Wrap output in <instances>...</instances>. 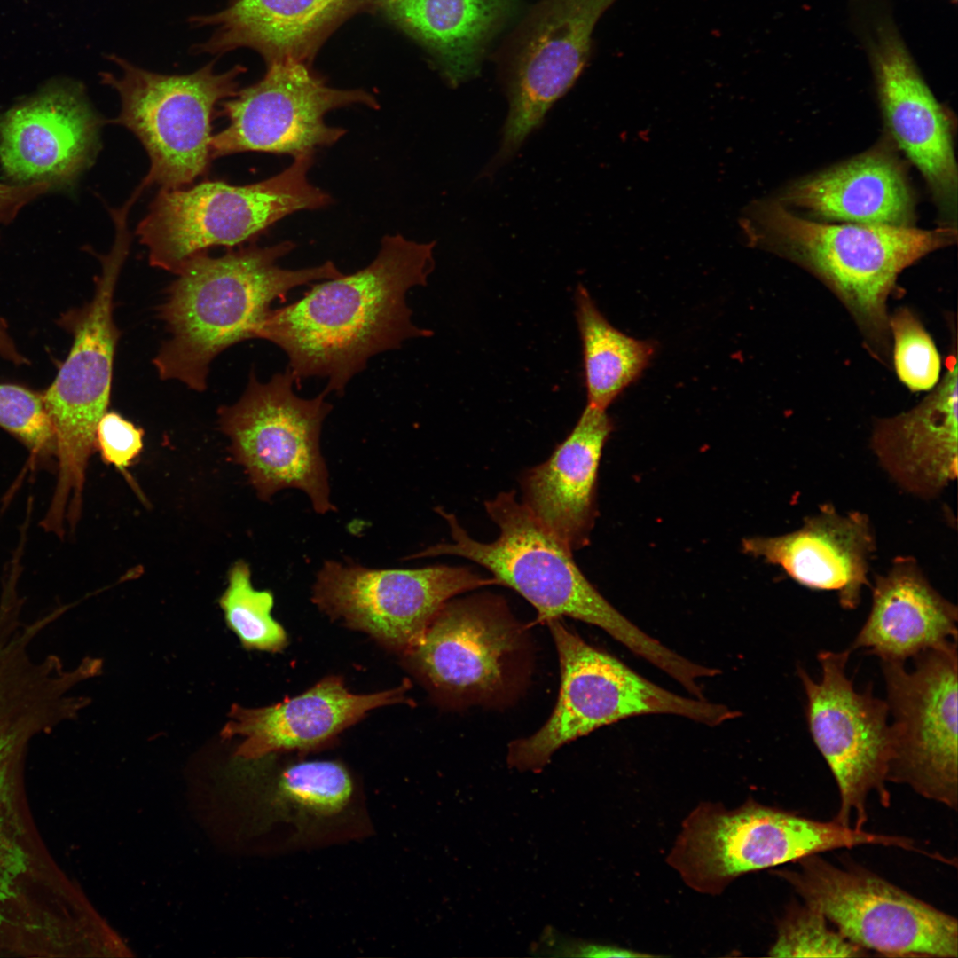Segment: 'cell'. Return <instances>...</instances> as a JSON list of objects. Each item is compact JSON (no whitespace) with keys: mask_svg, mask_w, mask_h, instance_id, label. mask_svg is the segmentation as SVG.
I'll return each instance as SVG.
<instances>
[{"mask_svg":"<svg viewBox=\"0 0 958 958\" xmlns=\"http://www.w3.org/2000/svg\"><path fill=\"white\" fill-rule=\"evenodd\" d=\"M435 244L385 235L370 264L322 280L299 300L272 309L255 338L286 353L296 383L322 377L327 380L324 391L342 394L372 357L399 349L408 339L432 335L412 323L406 294L427 285Z\"/></svg>","mask_w":958,"mask_h":958,"instance_id":"6da1fadb","label":"cell"},{"mask_svg":"<svg viewBox=\"0 0 958 958\" xmlns=\"http://www.w3.org/2000/svg\"><path fill=\"white\" fill-rule=\"evenodd\" d=\"M49 721L35 703L0 688V955L83 957L106 920L45 847L24 787L30 742Z\"/></svg>","mask_w":958,"mask_h":958,"instance_id":"7a4b0ae2","label":"cell"},{"mask_svg":"<svg viewBox=\"0 0 958 958\" xmlns=\"http://www.w3.org/2000/svg\"><path fill=\"white\" fill-rule=\"evenodd\" d=\"M234 759L224 778L192 795L200 821L218 841L278 852L360 839L373 830L360 784L341 761L284 754Z\"/></svg>","mask_w":958,"mask_h":958,"instance_id":"3957f363","label":"cell"},{"mask_svg":"<svg viewBox=\"0 0 958 958\" xmlns=\"http://www.w3.org/2000/svg\"><path fill=\"white\" fill-rule=\"evenodd\" d=\"M295 248L286 240L252 244L211 257L187 260L176 273L158 307L169 338L153 360L162 380H176L203 391L211 361L237 342L255 338L257 327L294 288L343 273L333 262L285 269L279 261Z\"/></svg>","mask_w":958,"mask_h":958,"instance_id":"277c9868","label":"cell"},{"mask_svg":"<svg viewBox=\"0 0 958 958\" xmlns=\"http://www.w3.org/2000/svg\"><path fill=\"white\" fill-rule=\"evenodd\" d=\"M750 240L800 265L840 300L869 354L890 366L889 296L899 275L956 240L954 226L829 224L793 213L777 199L758 201L743 217Z\"/></svg>","mask_w":958,"mask_h":958,"instance_id":"5b68a950","label":"cell"},{"mask_svg":"<svg viewBox=\"0 0 958 958\" xmlns=\"http://www.w3.org/2000/svg\"><path fill=\"white\" fill-rule=\"evenodd\" d=\"M484 507L499 529L496 540H475L453 514L437 507L436 511L449 525L452 541L408 558L444 554L468 559L489 570L497 585L508 586L526 599L537 609L539 621L569 616L596 625L671 677L684 671L685 657L616 609L579 569L572 551L516 500L514 491L499 493L485 501Z\"/></svg>","mask_w":958,"mask_h":958,"instance_id":"8992f818","label":"cell"},{"mask_svg":"<svg viewBox=\"0 0 958 958\" xmlns=\"http://www.w3.org/2000/svg\"><path fill=\"white\" fill-rule=\"evenodd\" d=\"M130 234L115 232L112 249L100 255L101 274L93 298L67 313L62 325L74 336L71 349L51 385L43 393L54 431L58 478L43 520L53 529L80 517L85 475L97 451L96 430L107 412L113 365L121 332L114 319V297L130 249Z\"/></svg>","mask_w":958,"mask_h":958,"instance_id":"52a82bcc","label":"cell"},{"mask_svg":"<svg viewBox=\"0 0 958 958\" xmlns=\"http://www.w3.org/2000/svg\"><path fill=\"white\" fill-rule=\"evenodd\" d=\"M865 844L903 848L906 838L813 820L751 798L733 810L707 802L684 821L667 861L687 886L718 895L743 874Z\"/></svg>","mask_w":958,"mask_h":958,"instance_id":"ba28073f","label":"cell"},{"mask_svg":"<svg viewBox=\"0 0 958 958\" xmlns=\"http://www.w3.org/2000/svg\"><path fill=\"white\" fill-rule=\"evenodd\" d=\"M313 157H294L279 173L245 185L203 181L189 188L160 189L136 231L150 264L176 274L187 260L212 247L232 248L287 216L328 206L330 195L308 177Z\"/></svg>","mask_w":958,"mask_h":958,"instance_id":"9c48e42d","label":"cell"},{"mask_svg":"<svg viewBox=\"0 0 958 958\" xmlns=\"http://www.w3.org/2000/svg\"><path fill=\"white\" fill-rule=\"evenodd\" d=\"M555 643L561 686L555 707L534 734L514 741L507 762L539 772L564 744L621 719L643 714H674L718 726L738 717L726 705L673 694L641 677L614 656L568 630L560 619L546 622Z\"/></svg>","mask_w":958,"mask_h":958,"instance_id":"30bf717a","label":"cell"},{"mask_svg":"<svg viewBox=\"0 0 958 958\" xmlns=\"http://www.w3.org/2000/svg\"><path fill=\"white\" fill-rule=\"evenodd\" d=\"M120 74H101L102 82L121 99V111L113 122L130 130L141 142L150 160L149 170L136 189L140 193L154 184L161 189H177L205 176L212 160L211 122L215 106L233 97L240 65L217 73L216 61L186 75H163L139 67L112 55Z\"/></svg>","mask_w":958,"mask_h":958,"instance_id":"8fae6325","label":"cell"},{"mask_svg":"<svg viewBox=\"0 0 958 958\" xmlns=\"http://www.w3.org/2000/svg\"><path fill=\"white\" fill-rule=\"evenodd\" d=\"M530 656L524 629L491 594L447 601L402 655L428 690L451 706L510 700L525 681Z\"/></svg>","mask_w":958,"mask_h":958,"instance_id":"7c38bea8","label":"cell"},{"mask_svg":"<svg viewBox=\"0 0 958 958\" xmlns=\"http://www.w3.org/2000/svg\"><path fill=\"white\" fill-rule=\"evenodd\" d=\"M294 383L288 369L266 382L251 373L241 397L218 409V423L230 440L232 459L244 468L261 500L296 489L324 514L335 511L320 449L322 425L332 404L326 391L314 398L299 397Z\"/></svg>","mask_w":958,"mask_h":958,"instance_id":"4fadbf2b","label":"cell"},{"mask_svg":"<svg viewBox=\"0 0 958 958\" xmlns=\"http://www.w3.org/2000/svg\"><path fill=\"white\" fill-rule=\"evenodd\" d=\"M774 873L848 939L888 956H958L955 917L856 865L812 854Z\"/></svg>","mask_w":958,"mask_h":958,"instance_id":"5bb4252c","label":"cell"},{"mask_svg":"<svg viewBox=\"0 0 958 958\" xmlns=\"http://www.w3.org/2000/svg\"><path fill=\"white\" fill-rule=\"evenodd\" d=\"M851 650L818 654L821 678L814 681L802 668L797 675L806 699L810 733L835 777L840 796L836 822L862 830L868 821L867 803L876 793L890 804L886 788L893 753L887 703L858 692L846 674Z\"/></svg>","mask_w":958,"mask_h":958,"instance_id":"9a60e30c","label":"cell"},{"mask_svg":"<svg viewBox=\"0 0 958 958\" xmlns=\"http://www.w3.org/2000/svg\"><path fill=\"white\" fill-rule=\"evenodd\" d=\"M904 662L882 661L893 753L888 781L907 784L922 797L956 810L957 643Z\"/></svg>","mask_w":958,"mask_h":958,"instance_id":"2e32d148","label":"cell"},{"mask_svg":"<svg viewBox=\"0 0 958 958\" xmlns=\"http://www.w3.org/2000/svg\"><path fill=\"white\" fill-rule=\"evenodd\" d=\"M497 585L467 567L373 569L326 561L312 587V602L333 620L363 632L401 655L414 646L453 596Z\"/></svg>","mask_w":958,"mask_h":958,"instance_id":"e0dca14e","label":"cell"},{"mask_svg":"<svg viewBox=\"0 0 958 958\" xmlns=\"http://www.w3.org/2000/svg\"><path fill=\"white\" fill-rule=\"evenodd\" d=\"M353 105L379 108L368 91L330 87L307 63L286 59L267 64L260 81L222 102L221 113L229 124L212 136V159L243 152L293 158L314 154L346 133L343 128L328 125L326 114Z\"/></svg>","mask_w":958,"mask_h":958,"instance_id":"ac0fdd59","label":"cell"},{"mask_svg":"<svg viewBox=\"0 0 958 958\" xmlns=\"http://www.w3.org/2000/svg\"><path fill=\"white\" fill-rule=\"evenodd\" d=\"M616 1L540 0L525 17L503 55L509 112L491 170L514 154L577 80L596 24Z\"/></svg>","mask_w":958,"mask_h":958,"instance_id":"d6986e66","label":"cell"},{"mask_svg":"<svg viewBox=\"0 0 958 958\" xmlns=\"http://www.w3.org/2000/svg\"><path fill=\"white\" fill-rule=\"evenodd\" d=\"M870 59L890 136L921 172L943 214L955 216L957 166L948 113L892 26L878 29Z\"/></svg>","mask_w":958,"mask_h":958,"instance_id":"ffe728a7","label":"cell"},{"mask_svg":"<svg viewBox=\"0 0 958 958\" xmlns=\"http://www.w3.org/2000/svg\"><path fill=\"white\" fill-rule=\"evenodd\" d=\"M99 127L81 85H48L0 116L2 168L18 184L69 185L92 163Z\"/></svg>","mask_w":958,"mask_h":958,"instance_id":"44dd1931","label":"cell"},{"mask_svg":"<svg viewBox=\"0 0 958 958\" xmlns=\"http://www.w3.org/2000/svg\"><path fill=\"white\" fill-rule=\"evenodd\" d=\"M409 688L400 686L371 694H354L340 676L325 677L303 693L260 708L232 704L223 739L240 737L233 756L256 759L271 754H306L331 745L345 729L377 708L403 703Z\"/></svg>","mask_w":958,"mask_h":958,"instance_id":"7402d4cb","label":"cell"},{"mask_svg":"<svg viewBox=\"0 0 958 958\" xmlns=\"http://www.w3.org/2000/svg\"><path fill=\"white\" fill-rule=\"evenodd\" d=\"M742 546L744 553L780 566L806 587L836 592L842 607L852 609L869 585L868 561L876 540L865 514L844 515L828 504L793 532L747 538Z\"/></svg>","mask_w":958,"mask_h":958,"instance_id":"603a6c76","label":"cell"},{"mask_svg":"<svg viewBox=\"0 0 958 958\" xmlns=\"http://www.w3.org/2000/svg\"><path fill=\"white\" fill-rule=\"evenodd\" d=\"M375 0H232L224 9L195 15L194 27L212 29L194 45L197 54L219 56L239 48L259 52L267 64L307 63L329 34Z\"/></svg>","mask_w":958,"mask_h":958,"instance_id":"cb8c5ba5","label":"cell"},{"mask_svg":"<svg viewBox=\"0 0 958 958\" xmlns=\"http://www.w3.org/2000/svg\"><path fill=\"white\" fill-rule=\"evenodd\" d=\"M613 428L606 410L587 404L551 456L520 479L522 503L572 552L589 545L597 517L600 460Z\"/></svg>","mask_w":958,"mask_h":958,"instance_id":"d4e9b609","label":"cell"},{"mask_svg":"<svg viewBox=\"0 0 958 958\" xmlns=\"http://www.w3.org/2000/svg\"><path fill=\"white\" fill-rule=\"evenodd\" d=\"M937 387L916 406L880 419L872 448L881 465L905 490L935 497L957 476L956 342Z\"/></svg>","mask_w":958,"mask_h":958,"instance_id":"484cf974","label":"cell"},{"mask_svg":"<svg viewBox=\"0 0 958 958\" xmlns=\"http://www.w3.org/2000/svg\"><path fill=\"white\" fill-rule=\"evenodd\" d=\"M777 200L788 208L844 223L912 226L915 218L905 171L886 143L796 181Z\"/></svg>","mask_w":958,"mask_h":958,"instance_id":"4316f807","label":"cell"},{"mask_svg":"<svg viewBox=\"0 0 958 958\" xmlns=\"http://www.w3.org/2000/svg\"><path fill=\"white\" fill-rule=\"evenodd\" d=\"M957 608L928 582L910 557L876 577L870 613L850 650L904 662L957 639Z\"/></svg>","mask_w":958,"mask_h":958,"instance_id":"83f0119b","label":"cell"},{"mask_svg":"<svg viewBox=\"0 0 958 958\" xmlns=\"http://www.w3.org/2000/svg\"><path fill=\"white\" fill-rule=\"evenodd\" d=\"M374 5L434 58L449 84L479 70L491 39L514 16L516 0H375Z\"/></svg>","mask_w":958,"mask_h":958,"instance_id":"f1b7e54d","label":"cell"},{"mask_svg":"<svg viewBox=\"0 0 958 958\" xmlns=\"http://www.w3.org/2000/svg\"><path fill=\"white\" fill-rule=\"evenodd\" d=\"M575 301L587 404L606 410L639 378L655 347L651 342L628 336L609 323L583 285L577 286Z\"/></svg>","mask_w":958,"mask_h":958,"instance_id":"f546056e","label":"cell"},{"mask_svg":"<svg viewBox=\"0 0 958 958\" xmlns=\"http://www.w3.org/2000/svg\"><path fill=\"white\" fill-rule=\"evenodd\" d=\"M228 584L219 599L228 628L247 650L279 653L288 644L284 627L276 621L271 610L273 594L256 590L251 581L249 564L239 560L228 571Z\"/></svg>","mask_w":958,"mask_h":958,"instance_id":"4dcf8cb0","label":"cell"},{"mask_svg":"<svg viewBox=\"0 0 958 958\" xmlns=\"http://www.w3.org/2000/svg\"><path fill=\"white\" fill-rule=\"evenodd\" d=\"M828 920L816 908L804 903L793 905L778 924L773 957H860L866 949L828 926Z\"/></svg>","mask_w":958,"mask_h":958,"instance_id":"1f68e13d","label":"cell"},{"mask_svg":"<svg viewBox=\"0 0 958 958\" xmlns=\"http://www.w3.org/2000/svg\"><path fill=\"white\" fill-rule=\"evenodd\" d=\"M889 325L893 365L899 381L914 392L932 389L938 382L941 364L931 335L906 307L890 315Z\"/></svg>","mask_w":958,"mask_h":958,"instance_id":"d6a6232c","label":"cell"},{"mask_svg":"<svg viewBox=\"0 0 958 958\" xmlns=\"http://www.w3.org/2000/svg\"><path fill=\"white\" fill-rule=\"evenodd\" d=\"M0 427L35 455L55 452V436L43 395L18 384L0 383Z\"/></svg>","mask_w":958,"mask_h":958,"instance_id":"836d02e7","label":"cell"},{"mask_svg":"<svg viewBox=\"0 0 958 958\" xmlns=\"http://www.w3.org/2000/svg\"><path fill=\"white\" fill-rule=\"evenodd\" d=\"M144 430L116 412H106L96 430L97 450L103 460L124 471L144 446Z\"/></svg>","mask_w":958,"mask_h":958,"instance_id":"e575fe53","label":"cell"},{"mask_svg":"<svg viewBox=\"0 0 958 958\" xmlns=\"http://www.w3.org/2000/svg\"><path fill=\"white\" fill-rule=\"evenodd\" d=\"M542 951L550 952L551 956L561 957H638L651 956L634 950L616 946L604 945L585 940L561 938L553 932L546 931L542 939Z\"/></svg>","mask_w":958,"mask_h":958,"instance_id":"d590c367","label":"cell"},{"mask_svg":"<svg viewBox=\"0 0 958 958\" xmlns=\"http://www.w3.org/2000/svg\"><path fill=\"white\" fill-rule=\"evenodd\" d=\"M51 185L47 183L9 185L0 183V223H7L26 204L44 193Z\"/></svg>","mask_w":958,"mask_h":958,"instance_id":"8d00e7d4","label":"cell"},{"mask_svg":"<svg viewBox=\"0 0 958 958\" xmlns=\"http://www.w3.org/2000/svg\"><path fill=\"white\" fill-rule=\"evenodd\" d=\"M0 356L15 364L27 363V359L18 352L2 319H0Z\"/></svg>","mask_w":958,"mask_h":958,"instance_id":"74e56055","label":"cell"},{"mask_svg":"<svg viewBox=\"0 0 958 958\" xmlns=\"http://www.w3.org/2000/svg\"><path fill=\"white\" fill-rule=\"evenodd\" d=\"M714 669H715V671H716V672H715V676H716V675H718V674L719 673V671H718V669H716V668H714ZM713 677H714V676H713ZM695 697H697V698H703V693H702L701 696L699 695V696H695Z\"/></svg>","mask_w":958,"mask_h":958,"instance_id":"f35d334b","label":"cell"},{"mask_svg":"<svg viewBox=\"0 0 958 958\" xmlns=\"http://www.w3.org/2000/svg\"><path fill=\"white\" fill-rule=\"evenodd\" d=\"M951 1H952V2H956V0H951Z\"/></svg>","mask_w":958,"mask_h":958,"instance_id":"ab89813d","label":"cell"}]
</instances>
